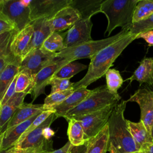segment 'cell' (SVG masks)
Here are the masks:
<instances>
[{
	"label": "cell",
	"instance_id": "7402d4cb",
	"mask_svg": "<svg viewBox=\"0 0 153 153\" xmlns=\"http://www.w3.org/2000/svg\"><path fill=\"white\" fill-rule=\"evenodd\" d=\"M38 115L39 114L33 116L30 119L12 127L9 130H4L5 134L2 142V151H6L14 146L22 135Z\"/></svg>",
	"mask_w": 153,
	"mask_h": 153
},
{
	"label": "cell",
	"instance_id": "f546056e",
	"mask_svg": "<svg viewBox=\"0 0 153 153\" xmlns=\"http://www.w3.org/2000/svg\"><path fill=\"white\" fill-rule=\"evenodd\" d=\"M74 88H71L65 91L50 93L44 100L43 104L44 108L45 110L53 109L55 106L62 103L74 92Z\"/></svg>",
	"mask_w": 153,
	"mask_h": 153
},
{
	"label": "cell",
	"instance_id": "f907efd6",
	"mask_svg": "<svg viewBox=\"0 0 153 153\" xmlns=\"http://www.w3.org/2000/svg\"><path fill=\"white\" fill-rule=\"evenodd\" d=\"M1 0H0V6H1Z\"/></svg>",
	"mask_w": 153,
	"mask_h": 153
},
{
	"label": "cell",
	"instance_id": "484cf974",
	"mask_svg": "<svg viewBox=\"0 0 153 153\" xmlns=\"http://www.w3.org/2000/svg\"><path fill=\"white\" fill-rule=\"evenodd\" d=\"M20 63L9 64L0 74V103L10 85L20 72Z\"/></svg>",
	"mask_w": 153,
	"mask_h": 153
},
{
	"label": "cell",
	"instance_id": "7a4b0ae2",
	"mask_svg": "<svg viewBox=\"0 0 153 153\" xmlns=\"http://www.w3.org/2000/svg\"><path fill=\"white\" fill-rule=\"evenodd\" d=\"M126 103V100L118 102L114 107L108 122L109 143L113 145L118 153L139 151L124 117Z\"/></svg>",
	"mask_w": 153,
	"mask_h": 153
},
{
	"label": "cell",
	"instance_id": "44dd1931",
	"mask_svg": "<svg viewBox=\"0 0 153 153\" xmlns=\"http://www.w3.org/2000/svg\"><path fill=\"white\" fill-rule=\"evenodd\" d=\"M127 80L130 82L135 80L140 83V85L146 84L153 87V57L142 59L133 74Z\"/></svg>",
	"mask_w": 153,
	"mask_h": 153
},
{
	"label": "cell",
	"instance_id": "f1b7e54d",
	"mask_svg": "<svg viewBox=\"0 0 153 153\" xmlns=\"http://www.w3.org/2000/svg\"><path fill=\"white\" fill-rule=\"evenodd\" d=\"M41 47L53 53L63 50L65 48L63 35L59 32H53L45 39Z\"/></svg>",
	"mask_w": 153,
	"mask_h": 153
},
{
	"label": "cell",
	"instance_id": "52a82bcc",
	"mask_svg": "<svg viewBox=\"0 0 153 153\" xmlns=\"http://www.w3.org/2000/svg\"><path fill=\"white\" fill-rule=\"evenodd\" d=\"M117 103L111 104L100 110L90 114L73 117L80 121L86 141L96 135L107 124L112 112Z\"/></svg>",
	"mask_w": 153,
	"mask_h": 153
},
{
	"label": "cell",
	"instance_id": "7bdbcfd3",
	"mask_svg": "<svg viewBox=\"0 0 153 153\" xmlns=\"http://www.w3.org/2000/svg\"><path fill=\"white\" fill-rule=\"evenodd\" d=\"M143 153H153V142H148L142 145L140 149Z\"/></svg>",
	"mask_w": 153,
	"mask_h": 153
},
{
	"label": "cell",
	"instance_id": "681fc988",
	"mask_svg": "<svg viewBox=\"0 0 153 153\" xmlns=\"http://www.w3.org/2000/svg\"><path fill=\"white\" fill-rule=\"evenodd\" d=\"M0 153H7V152H6V151H2Z\"/></svg>",
	"mask_w": 153,
	"mask_h": 153
},
{
	"label": "cell",
	"instance_id": "ba28073f",
	"mask_svg": "<svg viewBox=\"0 0 153 153\" xmlns=\"http://www.w3.org/2000/svg\"><path fill=\"white\" fill-rule=\"evenodd\" d=\"M56 53L49 52L42 47L35 50L21 59L20 71H25L33 76L55 61Z\"/></svg>",
	"mask_w": 153,
	"mask_h": 153
},
{
	"label": "cell",
	"instance_id": "c3c4849f",
	"mask_svg": "<svg viewBox=\"0 0 153 153\" xmlns=\"http://www.w3.org/2000/svg\"><path fill=\"white\" fill-rule=\"evenodd\" d=\"M151 137H152V141H153V125H152V130H151Z\"/></svg>",
	"mask_w": 153,
	"mask_h": 153
},
{
	"label": "cell",
	"instance_id": "d6986e66",
	"mask_svg": "<svg viewBox=\"0 0 153 153\" xmlns=\"http://www.w3.org/2000/svg\"><path fill=\"white\" fill-rule=\"evenodd\" d=\"M28 93H15L13 96L0 108V134L2 132L3 127L11 120L16 109L22 103L25 97Z\"/></svg>",
	"mask_w": 153,
	"mask_h": 153
},
{
	"label": "cell",
	"instance_id": "ffe728a7",
	"mask_svg": "<svg viewBox=\"0 0 153 153\" xmlns=\"http://www.w3.org/2000/svg\"><path fill=\"white\" fill-rule=\"evenodd\" d=\"M86 153H106L109 147V127L107 124L85 143Z\"/></svg>",
	"mask_w": 153,
	"mask_h": 153
},
{
	"label": "cell",
	"instance_id": "8d00e7d4",
	"mask_svg": "<svg viewBox=\"0 0 153 153\" xmlns=\"http://www.w3.org/2000/svg\"><path fill=\"white\" fill-rule=\"evenodd\" d=\"M14 31H7L0 33V58L11 54L10 45Z\"/></svg>",
	"mask_w": 153,
	"mask_h": 153
},
{
	"label": "cell",
	"instance_id": "4316f807",
	"mask_svg": "<svg viewBox=\"0 0 153 153\" xmlns=\"http://www.w3.org/2000/svg\"><path fill=\"white\" fill-rule=\"evenodd\" d=\"M153 14V0H139L133 16V23L144 20Z\"/></svg>",
	"mask_w": 153,
	"mask_h": 153
},
{
	"label": "cell",
	"instance_id": "e0dca14e",
	"mask_svg": "<svg viewBox=\"0 0 153 153\" xmlns=\"http://www.w3.org/2000/svg\"><path fill=\"white\" fill-rule=\"evenodd\" d=\"M56 118L57 117L55 115V113L53 114L39 126L29 133L20 143L16 144L13 146L17 148H27L40 146L47 140L45 139L42 134L44 129L47 127H50Z\"/></svg>",
	"mask_w": 153,
	"mask_h": 153
},
{
	"label": "cell",
	"instance_id": "d590c367",
	"mask_svg": "<svg viewBox=\"0 0 153 153\" xmlns=\"http://www.w3.org/2000/svg\"><path fill=\"white\" fill-rule=\"evenodd\" d=\"M49 84L51 86L50 93H53L57 91H62L74 88L73 86L74 82H71L69 79L53 77L50 81Z\"/></svg>",
	"mask_w": 153,
	"mask_h": 153
},
{
	"label": "cell",
	"instance_id": "1f68e13d",
	"mask_svg": "<svg viewBox=\"0 0 153 153\" xmlns=\"http://www.w3.org/2000/svg\"><path fill=\"white\" fill-rule=\"evenodd\" d=\"M32 84V76L25 71L19 72L16 83V93H25L29 94Z\"/></svg>",
	"mask_w": 153,
	"mask_h": 153
},
{
	"label": "cell",
	"instance_id": "ee69618b",
	"mask_svg": "<svg viewBox=\"0 0 153 153\" xmlns=\"http://www.w3.org/2000/svg\"><path fill=\"white\" fill-rule=\"evenodd\" d=\"M54 134H55L54 131L50 127H45L44 129L43 133H42L44 137L45 138V139H46L47 140H50L51 137H53L54 135Z\"/></svg>",
	"mask_w": 153,
	"mask_h": 153
},
{
	"label": "cell",
	"instance_id": "816d5d0a",
	"mask_svg": "<svg viewBox=\"0 0 153 153\" xmlns=\"http://www.w3.org/2000/svg\"><path fill=\"white\" fill-rule=\"evenodd\" d=\"M69 153H72V151H71Z\"/></svg>",
	"mask_w": 153,
	"mask_h": 153
},
{
	"label": "cell",
	"instance_id": "4dcf8cb0",
	"mask_svg": "<svg viewBox=\"0 0 153 153\" xmlns=\"http://www.w3.org/2000/svg\"><path fill=\"white\" fill-rule=\"evenodd\" d=\"M106 86L108 90L114 94L118 93V90L121 87L124 80L120 72L115 69H109L105 74Z\"/></svg>",
	"mask_w": 153,
	"mask_h": 153
},
{
	"label": "cell",
	"instance_id": "f35d334b",
	"mask_svg": "<svg viewBox=\"0 0 153 153\" xmlns=\"http://www.w3.org/2000/svg\"><path fill=\"white\" fill-rule=\"evenodd\" d=\"M17 75L15 76L13 81H12V82L10 85L9 87L8 88L7 90L6 91V92L4 94V96L0 103L1 106H2L5 103H7L8 101V100L16 93V81H17Z\"/></svg>",
	"mask_w": 153,
	"mask_h": 153
},
{
	"label": "cell",
	"instance_id": "7dc6e473",
	"mask_svg": "<svg viewBox=\"0 0 153 153\" xmlns=\"http://www.w3.org/2000/svg\"><path fill=\"white\" fill-rule=\"evenodd\" d=\"M130 153H143L140 150H139V151H134V152H130Z\"/></svg>",
	"mask_w": 153,
	"mask_h": 153
},
{
	"label": "cell",
	"instance_id": "ac0fdd59",
	"mask_svg": "<svg viewBox=\"0 0 153 153\" xmlns=\"http://www.w3.org/2000/svg\"><path fill=\"white\" fill-rule=\"evenodd\" d=\"M45 111L43 105H34L32 103H23L17 108L13 116L7 123L5 130L12 127L30 119L33 116L39 114Z\"/></svg>",
	"mask_w": 153,
	"mask_h": 153
},
{
	"label": "cell",
	"instance_id": "e575fe53",
	"mask_svg": "<svg viewBox=\"0 0 153 153\" xmlns=\"http://www.w3.org/2000/svg\"><path fill=\"white\" fill-rule=\"evenodd\" d=\"M55 113L53 109H48L45 110L43 112H42L41 114H39L36 118L33 120V121L31 123V124L29 126V127L26 129V130L24 132V133L22 135V136L20 137V139L17 142V143H20L23 139L25 138V137L30 133L31 131H32L33 130H35L36 128H37L38 126H39L42 123H43L51 115Z\"/></svg>",
	"mask_w": 153,
	"mask_h": 153
},
{
	"label": "cell",
	"instance_id": "f5cc1de1",
	"mask_svg": "<svg viewBox=\"0 0 153 153\" xmlns=\"http://www.w3.org/2000/svg\"><path fill=\"white\" fill-rule=\"evenodd\" d=\"M0 108H1V104H0Z\"/></svg>",
	"mask_w": 153,
	"mask_h": 153
},
{
	"label": "cell",
	"instance_id": "277c9868",
	"mask_svg": "<svg viewBox=\"0 0 153 153\" xmlns=\"http://www.w3.org/2000/svg\"><path fill=\"white\" fill-rule=\"evenodd\" d=\"M128 33H129V29H121L120 32L109 38L92 40L65 48L56 53V58L63 59L69 62L81 59H90L99 51L119 40Z\"/></svg>",
	"mask_w": 153,
	"mask_h": 153
},
{
	"label": "cell",
	"instance_id": "74e56055",
	"mask_svg": "<svg viewBox=\"0 0 153 153\" xmlns=\"http://www.w3.org/2000/svg\"><path fill=\"white\" fill-rule=\"evenodd\" d=\"M7 31L15 32V27L9 20L0 12V33Z\"/></svg>",
	"mask_w": 153,
	"mask_h": 153
},
{
	"label": "cell",
	"instance_id": "836d02e7",
	"mask_svg": "<svg viewBox=\"0 0 153 153\" xmlns=\"http://www.w3.org/2000/svg\"><path fill=\"white\" fill-rule=\"evenodd\" d=\"M149 30H153V14L144 20L133 23L129 29L130 33L136 36Z\"/></svg>",
	"mask_w": 153,
	"mask_h": 153
},
{
	"label": "cell",
	"instance_id": "83f0119b",
	"mask_svg": "<svg viewBox=\"0 0 153 153\" xmlns=\"http://www.w3.org/2000/svg\"><path fill=\"white\" fill-rule=\"evenodd\" d=\"M87 67V66L85 65L76 62L75 61L71 62L60 68L54 74L53 77H56L58 78L70 79L76 74L85 69Z\"/></svg>",
	"mask_w": 153,
	"mask_h": 153
},
{
	"label": "cell",
	"instance_id": "b9f144b4",
	"mask_svg": "<svg viewBox=\"0 0 153 153\" xmlns=\"http://www.w3.org/2000/svg\"><path fill=\"white\" fill-rule=\"evenodd\" d=\"M74 147L71 145V143L68 141L63 147H62L60 149L54 150V151H47L44 153H69L72 149Z\"/></svg>",
	"mask_w": 153,
	"mask_h": 153
},
{
	"label": "cell",
	"instance_id": "2e32d148",
	"mask_svg": "<svg viewBox=\"0 0 153 153\" xmlns=\"http://www.w3.org/2000/svg\"><path fill=\"white\" fill-rule=\"evenodd\" d=\"M33 31V26L31 22L20 31L14 33L10 42V50L14 57L21 59L24 51L30 41Z\"/></svg>",
	"mask_w": 153,
	"mask_h": 153
},
{
	"label": "cell",
	"instance_id": "cb8c5ba5",
	"mask_svg": "<svg viewBox=\"0 0 153 153\" xmlns=\"http://www.w3.org/2000/svg\"><path fill=\"white\" fill-rule=\"evenodd\" d=\"M66 120L68 122L67 133L69 142L74 147L84 145L86 139L80 121L73 118H68Z\"/></svg>",
	"mask_w": 153,
	"mask_h": 153
},
{
	"label": "cell",
	"instance_id": "30bf717a",
	"mask_svg": "<svg viewBox=\"0 0 153 153\" xmlns=\"http://www.w3.org/2000/svg\"><path fill=\"white\" fill-rule=\"evenodd\" d=\"M126 101L134 102L139 105L140 109V121L151 136L153 125V90L139 89Z\"/></svg>",
	"mask_w": 153,
	"mask_h": 153
},
{
	"label": "cell",
	"instance_id": "d4e9b609",
	"mask_svg": "<svg viewBox=\"0 0 153 153\" xmlns=\"http://www.w3.org/2000/svg\"><path fill=\"white\" fill-rule=\"evenodd\" d=\"M127 122L130 133L139 150L144 143L153 142L151 136L148 133L145 125L140 120L137 123L129 120H127Z\"/></svg>",
	"mask_w": 153,
	"mask_h": 153
},
{
	"label": "cell",
	"instance_id": "5bb4252c",
	"mask_svg": "<svg viewBox=\"0 0 153 153\" xmlns=\"http://www.w3.org/2000/svg\"><path fill=\"white\" fill-rule=\"evenodd\" d=\"M80 19L81 16L78 11L69 5L61 9L48 20L53 32H59L69 29Z\"/></svg>",
	"mask_w": 153,
	"mask_h": 153
},
{
	"label": "cell",
	"instance_id": "ab89813d",
	"mask_svg": "<svg viewBox=\"0 0 153 153\" xmlns=\"http://www.w3.org/2000/svg\"><path fill=\"white\" fill-rule=\"evenodd\" d=\"M15 62H20V59L14 57L11 54L9 56L0 58V74L4 69L10 63Z\"/></svg>",
	"mask_w": 153,
	"mask_h": 153
},
{
	"label": "cell",
	"instance_id": "bcb514c9",
	"mask_svg": "<svg viewBox=\"0 0 153 153\" xmlns=\"http://www.w3.org/2000/svg\"><path fill=\"white\" fill-rule=\"evenodd\" d=\"M108 151H109V153H118L115 147L111 143H109V147Z\"/></svg>",
	"mask_w": 153,
	"mask_h": 153
},
{
	"label": "cell",
	"instance_id": "7c38bea8",
	"mask_svg": "<svg viewBox=\"0 0 153 153\" xmlns=\"http://www.w3.org/2000/svg\"><path fill=\"white\" fill-rule=\"evenodd\" d=\"M92 26L91 19H80L77 21L67 32L63 33L65 48L92 41Z\"/></svg>",
	"mask_w": 153,
	"mask_h": 153
},
{
	"label": "cell",
	"instance_id": "d6a6232c",
	"mask_svg": "<svg viewBox=\"0 0 153 153\" xmlns=\"http://www.w3.org/2000/svg\"><path fill=\"white\" fill-rule=\"evenodd\" d=\"M52 140H46L44 143L34 148H17L14 146L6 150L7 153H44L52 151Z\"/></svg>",
	"mask_w": 153,
	"mask_h": 153
},
{
	"label": "cell",
	"instance_id": "6da1fadb",
	"mask_svg": "<svg viewBox=\"0 0 153 153\" xmlns=\"http://www.w3.org/2000/svg\"><path fill=\"white\" fill-rule=\"evenodd\" d=\"M136 35L128 33L119 40L99 51L90 59L88 71L85 76L79 81L75 82L74 90L81 87L87 88L91 83L105 75L106 72L113 65V63L134 39Z\"/></svg>",
	"mask_w": 153,
	"mask_h": 153
},
{
	"label": "cell",
	"instance_id": "603a6c76",
	"mask_svg": "<svg viewBox=\"0 0 153 153\" xmlns=\"http://www.w3.org/2000/svg\"><path fill=\"white\" fill-rule=\"evenodd\" d=\"M104 0H71L69 6L76 9L81 19H91L94 14L100 13L101 5Z\"/></svg>",
	"mask_w": 153,
	"mask_h": 153
},
{
	"label": "cell",
	"instance_id": "8fae6325",
	"mask_svg": "<svg viewBox=\"0 0 153 153\" xmlns=\"http://www.w3.org/2000/svg\"><path fill=\"white\" fill-rule=\"evenodd\" d=\"M69 62L63 59L56 58L55 61L45 67L32 76V84L29 93L33 96V102L39 95L45 94V87L49 84L50 81L54 74L63 66Z\"/></svg>",
	"mask_w": 153,
	"mask_h": 153
},
{
	"label": "cell",
	"instance_id": "9a60e30c",
	"mask_svg": "<svg viewBox=\"0 0 153 153\" xmlns=\"http://www.w3.org/2000/svg\"><path fill=\"white\" fill-rule=\"evenodd\" d=\"M91 92L92 90H88L85 87H81L75 90L62 103L53 108L55 115L57 118L64 117L67 112L79 105Z\"/></svg>",
	"mask_w": 153,
	"mask_h": 153
},
{
	"label": "cell",
	"instance_id": "4fadbf2b",
	"mask_svg": "<svg viewBox=\"0 0 153 153\" xmlns=\"http://www.w3.org/2000/svg\"><path fill=\"white\" fill-rule=\"evenodd\" d=\"M32 22L33 26V33L30 41L24 51L21 59L32 51L41 48L45 39L53 33L48 19H38Z\"/></svg>",
	"mask_w": 153,
	"mask_h": 153
},
{
	"label": "cell",
	"instance_id": "f6af8a7d",
	"mask_svg": "<svg viewBox=\"0 0 153 153\" xmlns=\"http://www.w3.org/2000/svg\"><path fill=\"white\" fill-rule=\"evenodd\" d=\"M4 134H5L4 131L0 134V152L2 151V142H3Z\"/></svg>",
	"mask_w": 153,
	"mask_h": 153
},
{
	"label": "cell",
	"instance_id": "3957f363",
	"mask_svg": "<svg viewBox=\"0 0 153 153\" xmlns=\"http://www.w3.org/2000/svg\"><path fill=\"white\" fill-rule=\"evenodd\" d=\"M139 0H104L100 11L108 19L105 35L109 36L117 27L129 29L133 25L135 7Z\"/></svg>",
	"mask_w": 153,
	"mask_h": 153
},
{
	"label": "cell",
	"instance_id": "8992f818",
	"mask_svg": "<svg viewBox=\"0 0 153 153\" xmlns=\"http://www.w3.org/2000/svg\"><path fill=\"white\" fill-rule=\"evenodd\" d=\"M0 12L14 25L16 33L32 22L29 6L25 4L22 0H1Z\"/></svg>",
	"mask_w": 153,
	"mask_h": 153
},
{
	"label": "cell",
	"instance_id": "9c48e42d",
	"mask_svg": "<svg viewBox=\"0 0 153 153\" xmlns=\"http://www.w3.org/2000/svg\"><path fill=\"white\" fill-rule=\"evenodd\" d=\"M71 0H31L29 4L31 22L50 19L61 9L69 6Z\"/></svg>",
	"mask_w": 153,
	"mask_h": 153
},
{
	"label": "cell",
	"instance_id": "5b68a950",
	"mask_svg": "<svg viewBox=\"0 0 153 153\" xmlns=\"http://www.w3.org/2000/svg\"><path fill=\"white\" fill-rule=\"evenodd\" d=\"M121 96L118 93H111L106 85L92 90L91 94L79 105L69 111L64 116L65 119L90 114L100 110L111 104L120 102Z\"/></svg>",
	"mask_w": 153,
	"mask_h": 153
},
{
	"label": "cell",
	"instance_id": "60d3db41",
	"mask_svg": "<svg viewBox=\"0 0 153 153\" xmlns=\"http://www.w3.org/2000/svg\"><path fill=\"white\" fill-rule=\"evenodd\" d=\"M142 38L148 44L149 46H153V30H149L144 33H141L136 36V39Z\"/></svg>",
	"mask_w": 153,
	"mask_h": 153
}]
</instances>
